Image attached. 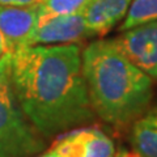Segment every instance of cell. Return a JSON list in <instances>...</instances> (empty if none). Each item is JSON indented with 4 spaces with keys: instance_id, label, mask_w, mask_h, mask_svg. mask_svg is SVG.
Masks as SVG:
<instances>
[{
    "instance_id": "6da1fadb",
    "label": "cell",
    "mask_w": 157,
    "mask_h": 157,
    "mask_svg": "<svg viewBox=\"0 0 157 157\" xmlns=\"http://www.w3.org/2000/svg\"><path fill=\"white\" fill-rule=\"evenodd\" d=\"M11 77L20 106L42 137L94 119L76 43L16 48L11 52Z\"/></svg>"
},
{
    "instance_id": "7a4b0ae2",
    "label": "cell",
    "mask_w": 157,
    "mask_h": 157,
    "mask_svg": "<svg viewBox=\"0 0 157 157\" xmlns=\"http://www.w3.org/2000/svg\"><path fill=\"white\" fill-rule=\"evenodd\" d=\"M81 62L92 107L101 119L127 127L148 109L152 78L128 60L114 39L88 45Z\"/></svg>"
},
{
    "instance_id": "3957f363",
    "label": "cell",
    "mask_w": 157,
    "mask_h": 157,
    "mask_svg": "<svg viewBox=\"0 0 157 157\" xmlns=\"http://www.w3.org/2000/svg\"><path fill=\"white\" fill-rule=\"evenodd\" d=\"M22 111L11 77V52L0 58V157H33L45 148L42 135Z\"/></svg>"
},
{
    "instance_id": "277c9868",
    "label": "cell",
    "mask_w": 157,
    "mask_h": 157,
    "mask_svg": "<svg viewBox=\"0 0 157 157\" xmlns=\"http://www.w3.org/2000/svg\"><path fill=\"white\" fill-rule=\"evenodd\" d=\"M114 42L130 62L157 80V20L127 29Z\"/></svg>"
},
{
    "instance_id": "5b68a950",
    "label": "cell",
    "mask_w": 157,
    "mask_h": 157,
    "mask_svg": "<svg viewBox=\"0 0 157 157\" xmlns=\"http://www.w3.org/2000/svg\"><path fill=\"white\" fill-rule=\"evenodd\" d=\"M89 37H93V33L86 26L85 18L80 12L38 21L26 46L77 43Z\"/></svg>"
},
{
    "instance_id": "8992f818",
    "label": "cell",
    "mask_w": 157,
    "mask_h": 157,
    "mask_svg": "<svg viewBox=\"0 0 157 157\" xmlns=\"http://www.w3.org/2000/svg\"><path fill=\"white\" fill-rule=\"evenodd\" d=\"M48 152L59 157H114L115 145L104 131L86 127L58 139Z\"/></svg>"
},
{
    "instance_id": "52a82bcc",
    "label": "cell",
    "mask_w": 157,
    "mask_h": 157,
    "mask_svg": "<svg viewBox=\"0 0 157 157\" xmlns=\"http://www.w3.org/2000/svg\"><path fill=\"white\" fill-rule=\"evenodd\" d=\"M38 22V4L30 7L0 6V33L8 51L26 46Z\"/></svg>"
},
{
    "instance_id": "ba28073f",
    "label": "cell",
    "mask_w": 157,
    "mask_h": 157,
    "mask_svg": "<svg viewBox=\"0 0 157 157\" xmlns=\"http://www.w3.org/2000/svg\"><path fill=\"white\" fill-rule=\"evenodd\" d=\"M132 0H88L82 9L86 26L93 36H105L122 21Z\"/></svg>"
},
{
    "instance_id": "9c48e42d",
    "label": "cell",
    "mask_w": 157,
    "mask_h": 157,
    "mask_svg": "<svg viewBox=\"0 0 157 157\" xmlns=\"http://www.w3.org/2000/svg\"><path fill=\"white\" fill-rule=\"evenodd\" d=\"M131 144L140 157H157V105L132 123Z\"/></svg>"
},
{
    "instance_id": "30bf717a",
    "label": "cell",
    "mask_w": 157,
    "mask_h": 157,
    "mask_svg": "<svg viewBox=\"0 0 157 157\" xmlns=\"http://www.w3.org/2000/svg\"><path fill=\"white\" fill-rule=\"evenodd\" d=\"M155 20H157V0H132L119 30L124 32Z\"/></svg>"
},
{
    "instance_id": "8fae6325",
    "label": "cell",
    "mask_w": 157,
    "mask_h": 157,
    "mask_svg": "<svg viewBox=\"0 0 157 157\" xmlns=\"http://www.w3.org/2000/svg\"><path fill=\"white\" fill-rule=\"evenodd\" d=\"M88 0H42L38 4V21L82 12Z\"/></svg>"
},
{
    "instance_id": "7c38bea8",
    "label": "cell",
    "mask_w": 157,
    "mask_h": 157,
    "mask_svg": "<svg viewBox=\"0 0 157 157\" xmlns=\"http://www.w3.org/2000/svg\"><path fill=\"white\" fill-rule=\"evenodd\" d=\"M42 0H0V6L8 7H30L37 6Z\"/></svg>"
},
{
    "instance_id": "4fadbf2b",
    "label": "cell",
    "mask_w": 157,
    "mask_h": 157,
    "mask_svg": "<svg viewBox=\"0 0 157 157\" xmlns=\"http://www.w3.org/2000/svg\"><path fill=\"white\" fill-rule=\"evenodd\" d=\"M114 157H140V156L134 151H131V152H128V151H119L118 153L115 152Z\"/></svg>"
},
{
    "instance_id": "5bb4252c",
    "label": "cell",
    "mask_w": 157,
    "mask_h": 157,
    "mask_svg": "<svg viewBox=\"0 0 157 157\" xmlns=\"http://www.w3.org/2000/svg\"><path fill=\"white\" fill-rule=\"evenodd\" d=\"M6 52H9L8 48H7V45L6 43H3V42H0V58H2Z\"/></svg>"
},
{
    "instance_id": "9a60e30c",
    "label": "cell",
    "mask_w": 157,
    "mask_h": 157,
    "mask_svg": "<svg viewBox=\"0 0 157 157\" xmlns=\"http://www.w3.org/2000/svg\"><path fill=\"white\" fill-rule=\"evenodd\" d=\"M33 157H59V156H56L55 153H52V152H47V153H45V155H39V156H33Z\"/></svg>"
},
{
    "instance_id": "2e32d148",
    "label": "cell",
    "mask_w": 157,
    "mask_h": 157,
    "mask_svg": "<svg viewBox=\"0 0 157 157\" xmlns=\"http://www.w3.org/2000/svg\"><path fill=\"white\" fill-rule=\"evenodd\" d=\"M0 42H3V43H6V39H4V37L2 36V33H0ZM6 45H7V43H6ZM8 48V47H7Z\"/></svg>"
}]
</instances>
